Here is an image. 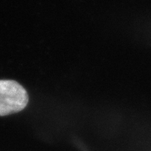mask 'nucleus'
Segmentation results:
<instances>
[{"label": "nucleus", "mask_w": 151, "mask_h": 151, "mask_svg": "<svg viewBox=\"0 0 151 151\" xmlns=\"http://www.w3.org/2000/svg\"><path fill=\"white\" fill-rule=\"evenodd\" d=\"M29 97L25 89L12 80H0V116L20 112L27 105Z\"/></svg>", "instance_id": "nucleus-1"}]
</instances>
